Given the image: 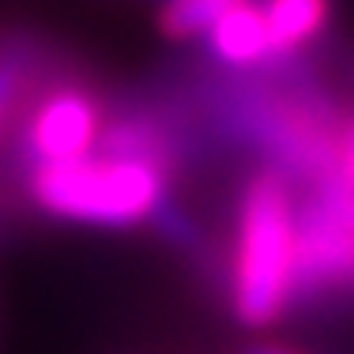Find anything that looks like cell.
<instances>
[{
	"label": "cell",
	"mask_w": 354,
	"mask_h": 354,
	"mask_svg": "<svg viewBox=\"0 0 354 354\" xmlns=\"http://www.w3.org/2000/svg\"><path fill=\"white\" fill-rule=\"evenodd\" d=\"M260 12L268 23V53L286 57L324 30L328 0H264Z\"/></svg>",
	"instance_id": "8992f818"
},
{
	"label": "cell",
	"mask_w": 354,
	"mask_h": 354,
	"mask_svg": "<svg viewBox=\"0 0 354 354\" xmlns=\"http://www.w3.org/2000/svg\"><path fill=\"white\" fill-rule=\"evenodd\" d=\"M294 189L279 170H260L238 196L230 257V306L245 328H264L294 301Z\"/></svg>",
	"instance_id": "6da1fadb"
},
{
	"label": "cell",
	"mask_w": 354,
	"mask_h": 354,
	"mask_svg": "<svg viewBox=\"0 0 354 354\" xmlns=\"http://www.w3.org/2000/svg\"><path fill=\"white\" fill-rule=\"evenodd\" d=\"M212 57H218L230 68H252L260 61H272L268 53V23L257 0H241L226 15H218L207 30Z\"/></svg>",
	"instance_id": "5b68a950"
},
{
	"label": "cell",
	"mask_w": 354,
	"mask_h": 354,
	"mask_svg": "<svg viewBox=\"0 0 354 354\" xmlns=\"http://www.w3.org/2000/svg\"><path fill=\"white\" fill-rule=\"evenodd\" d=\"M41 75V49L35 38L8 35L0 38V140L12 129L30 83Z\"/></svg>",
	"instance_id": "52a82bcc"
},
{
	"label": "cell",
	"mask_w": 354,
	"mask_h": 354,
	"mask_svg": "<svg viewBox=\"0 0 354 354\" xmlns=\"http://www.w3.org/2000/svg\"><path fill=\"white\" fill-rule=\"evenodd\" d=\"M106 109V98L80 75H53L49 83H41L38 75L8 129L15 132L12 147L19 174L87 155L98 143Z\"/></svg>",
	"instance_id": "3957f363"
},
{
	"label": "cell",
	"mask_w": 354,
	"mask_h": 354,
	"mask_svg": "<svg viewBox=\"0 0 354 354\" xmlns=\"http://www.w3.org/2000/svg\"><path fill=\"white\" fill-rule=\"evenodd\" d=\"M238 4L241 0H162L158 4V30L174 41L200 38L212 30L218 15H226Z\"/></svg>",
	"instance_id": "ba28073f"
},
{
	"label": "cell",
	"mask_w": 354,
	"mask_h": 354,
	"mask_svg": "<svg viewBox=\"0 0 354 354\" xmlns=\"http://www.w3.org/2000/svg\"><path fill=\"white\" fill-rule=\"evenodd\" d=\"M339 174L354 185V124L343 132V140H339Z\"/></svg>",
	"instance_id": "9c48e42d"
},
{
	"label": "cell",
	"mask_w": 354,
	"mask_h": 354,
	"mask_svg": "<svg viewBox=\"0 0 354 354\" xmlns=\"http://www.w3.org/2000/svg\"><path fill=\"white\" fill-rule=\"evenodd\" d=\"M298 218L294 301L354 286V185L339 170L317 177Z\"/></svg>",
	"instance_id": "277c9868"
},
{
	"label": "cell",
	"mask_w": 354,
	"mask_h": 354,
	"mask_svg": "<svg viewBox=\"0 0 354 354\" xmlns=\"http://www.w3.org/2000/svg\"><path fill=\"white\" fill-rule=\"evenodd\" d=\"M170 174L151 162L117 158L91 147L68 162L35 166L23 174L27 204L49 218L87 226H136L151 218L170 192Z\"/></svg>",
	"instance_id": "7a4b0ae2"
},
{
	"label": "cell",
	"mask_w": 354,
	"mask_h": 354,
	"mask_svg": "<svg viewBox=\"0 0 354 354\" xmlns=\"http://www.w3.org/2000/svg\"><path fill=\"white\" fill-rule=\"evenodd\" d=\"M245 354H294V351H286V347H272V343H260V347H249Z\"/></svg>",
	"instance_id": "30bf717a"
}]
</instances>
